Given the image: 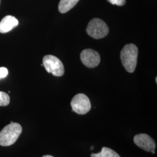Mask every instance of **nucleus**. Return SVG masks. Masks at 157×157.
<instances>
[{"mask_svg":"<svg viewBox=\"0 0 157 157\" xmlns=\"http://www.w3.org/2000/svg\"><path fill=\"white\" fill-rule=\"evenodd\" d=\"M138 48L133 44L124 46L121 52V59L124 69L129 73H133L137 65Z\"/></svg>","mask_w":157,"mask_h":157,"instance_id":"f257e3e1","label":"nucleus"},{"mask_svg":"<svg viewBox=\"0 0 157 157\" xmlns=\"http://www.w3.org/2000/svg\"><path fill=\"white\" fill-rule=\"evenodd\" d=\"M22 132V128L21 124L12 121L0 132V146L6 147L13 144Z\"/></svg>","mask_w":157,"mask_h":157,"instance_id":"f03ea898","label":"nucleus"},{"mask_svg":"<svg viewBox=\"0 0 157 157\" xmlns=\"http://www.w3.org/2000/svg\"><path fill=\"white\" fill-rule=\"evenodd\" d=\"M86 32L90 37L95 39H100L107 36L109 33V28L102 20L94 18L89 23Z\"/></svg>","mask_w":157,"mask_h":157,"instance_id":"7ed1b4c3","label":"nucleus"},{"mask_svg":"<svg viewBox=\"0 0 157 157\" xmlns=\"http://www.w3.org/2000/svg\"><path fill=\"white\" fill-rule=\"evenodd\" d=\"M43 64L48 73H52L54 76L60 77L65 72L64 67L61 60L56 56L47 55L43 57Z\"/></svg>","mask_w":157,"mask_h":157,"instance_id":"20e7f679","label":"nucleus"},{"mask_svg":"<svg viewBox=\"0 0 157 157\" xmlns=\"http://www.w3.org/2000/svg\"><path fill=\"white\" fill-rule=\"evenodd\" d=\"M73 111L78 115H85L91 109V103L89 97L84 94L80 93L73 97L71 102Z\"/></svg>","mask_w":157,"mask_h":157,"instance_id":"39448f33","label":"nucleus"},{"mask_svg":"<svg viewBox=\"0 0 157 157\" xmlns=\"http://www.w3.org/2000/svg\"><path fill=\"white\" fill-rule=\"evenodd\" d=\"M80 59L86 67L93 68L99 65L100 56L96 51L92 49H85L80 54Z\"/></svg>","mask_w":157,"mask_h":157,"instance_id":"423d86ee","label":"nucleus"},{"mask_svg":"<svg viewBox=\"0 0 157 157\" xmlns=\"http://www.w3.org/2000/svg\"><path fill=\"white\" fill-rule=\"evenodd\" d=\"M133 141L136 146L146 151H155V142L149 135L144 133L138 134L135 136Z\"/></svg>","mask_w":157,"mask_h":157,"instance_id":"0eeeda50","label":"nucleus"},{"mask_svg":"<svg viewBox=\"0 0 157 157\" xmlns=\"http://www.w3.org/2000/svg\"><path fill=\"white\" fill-rule=\"evenodd\" d=\"M19 24V21L15 17L7 15L0 22V33H6L16 28Z\"/></svg>","mask_w":157,"mask_h":157,"instance_id":"6e6552de","label":"nucleus"},{"mask_svg":"<svg viewBox=\"0 0 157 157\" xmlns=\"http://www.w3.org/2000/svg\"><path fill=\"white\" fill-rule=\"evenodd\" d=\"M79 0H61L58 5V10L62 13H67L76 6Z\"/></svg>","mask_w":157,"mask_h":157,"instance_id":"1a4fd4ad","label":"nucleus"},{"mask_svg":"<svg viewBox=\"0 0 157 157\" xmlns=\"http://www.w3.org/2000/svg\"><path fill=\"white\" fill-rule=\"evenodd\" d=\"M91 157H121L117 152L115 151L110 148L103 147L101 152L94 154L92 153Z\"/></svg>","mask_w":157,"mask_h":157,"instance_id":"9d476101","label":"nucleus"},{"mask_svg":"<svg viewBox=\"0 0 157 157\" xmlns=\"http://www.w3.org/2000/svg\"><path fill=\"white\" fill-rule=\"evenodd\" d=\"M10 102V98L8 94L5 92L0 91V106H7Z\"/></svg>","mask_w":157,"mask_h":157,"instance_id":"9b49d317","label":"nucleus"},{"mask_svg":"<svg viewBox=\"0 0 157 157\" xmlns=\"http://www.w3.org/2000/svg\"><path fill=\"white\" fill-rule=\"evenodd\" d=\"M109 3L112 5H117L118 6H123L126 3V0H107Z\"/></svg>","mask_w":157,"mask_h":157,"instance_id":"f8f14e48","label":"nucleus"},{"mask_svg":"<svg viewBox=\"0 0 157 157\" xmlns=\"http://www.w3.org/2000/svg\"><path fill=\"white\" fill-rule=\"evenodd\" d=\"M8 75V71L5 67H0V79L5 78Z\"/></svg>","mask_w":157,"mask_h":157,"instance_id":"ddd939ff","label":"nucleus"},{"mask_svg":"<svg viewBox=\"0 0 157 157\" xmlns=\"http://www.w3.org/2000/svg\"><path fill=\"white\" fill-rule=\"evenodd\" d=\"M42 157H52V156H51V155H44V156H43Z\"/></svg>","mask_w":157,"mask_h":157,"instance_id":"4468645a","label":"nucleus"},{"mask_svg":"<svg viewBox=\"0 0 157 157\" xmlns=\"http://www.w3.org/2000/svg\"><path fill=\"white\" fill-rule=\"evenodd\" d=\"M41 66H42V67H44V65H43V64L42 63V64H41Z\"/></svg>","mask_w":157,"mask_h":157,"instance_id":"2eb2a0df","label":"nucleus"},{"mask_svg":"<svg viewBox=\"0 0 157 157\" xmlns=\"http://www.w3.org/2000/svg\"><path fill=\"white\" fill-rule=\"evenodd\" d=\"M155 81H156V83H157V78H155Z\"/></svg>","mask_w":157,"mask_h":157,"instance_id":"dca6fc26","label":"nucleus"},{"mask_svg":"<svg viewBox=\"0 0 157 157\" xmlns=\"http://www.w3.org/2000/svg\"><path fill=\"white\" fill-rule=\"evenodd\" d=\"M0 2H1V0H0Z\"/></svg>","mask_w":157,"mask_h":157,"instance_id":"f3484780","label":"nucleus"}]
</instances>
